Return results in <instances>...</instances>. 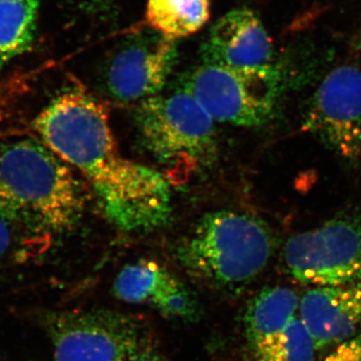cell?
<instances>
[{
  "mask_svg": "<svg viewBox=\"0 0 361 361\" xmlns=\"http://www.w3.org/2000/svg\"><path fill=\"white\" fill-rule=\"evenodd\" d=\"M126 361H167L165 358L157 353L155 349L152 348L151 344L137 351L134 355L130 356L129 360Z\"/></svg>",
  "mask_w": 361,
  "mask_h": 361,
  "instance_id": "cell-21",
  "label": "cell"
},
{
  "mask_svg": "<svg viewBox=\"0 0 361 361\" xmlns=\"http://www.w3.org/2000/svg\"><path fill=\"white\" fill-rule=\"evenodd\" d=\"M299 317L310 330L317 350L360 336L361 279L306 292L300 299Z\"/></svg>",
  "mask_w": 361,
  "mask_h": 361,
  "instance_id": "cell-12",
  "label": "cell"
},
{
  "mask_svg": "<svg viewBox=\"0 0 361 361\" xmlns=\"http://www.w3.org/2000/svg\"><path fill=\"white\" fill-rule=\"evenodd\" d=\"M16 221L0 215V268L11 257L16 244Z\"/></svg>",
  "mask_w": 361,
  "mask_h": 361,
  "instance_id": "cell-17",
  "label": "cell"
},
{
  "mask_svg": "<svg viewBox=\"0 0 361 361\" xmlns=\"http://www.w3.org/2000/svg\"><path fill=\"white\" fill-rule=\"evenodd\" d=\"M47 329L54 361H126L151 344L142 322L118 311L51 313Z\"/></svg>",
  "mask_w": 361,
  "mask_h": 361,
  "instance_id": "cell-6",
  "label": "cell"
},
{
  "mask_svg": "<svg viewBox=\"0 0 361 361\" xmlns=\"http://www.w3.org/2000/svg\"><path fill=\"white\" fill-rule=\"evenodd\" d=\"M75 1L80 8L92 14L109 13L114 4V0H75Z\"/></svg>",
  "mask_w": 361,
  "mask_h": 361,
  "instance_id": "cell-20",
  "label": "cell"
},
{
  "mask_svg": "<svg viewBox=\"0 0 361 361\" xmlns=\"http://www.w3.org/2000/svg\"><path fill=\"white\" fill-rule=\"evenodd\" d=\"M113 291L123 302L151 306L171 319L192 322L200 316L198 301L186 285L153 260L125 266L116 275Z\"/></svg>",
  "mask_w": 361,
  "mask_h": 361,
  "instance_id": "cell-10",
  "label": "cell"
},
{
  "mask_svg": "<svg viewBox=\"0 0 361 361\" xmlns=\"http://www.w3.org/2000/svg\"><path fill=\"white\" fill-rule=\"evenodd\" d=\"M323 361H361V334L338 344Z\"/></svg>",
  "mask_w": 361,
  "mask_h": 361,
  "instance_id": "cell-18",
  "label": "cell"
},
{
  "mask_svg": "<svg viewBox=\"0 0 361 361\" xmlns=\"http://www.w3.org/2000/svg\"><path fill=\"white\" fill-rule=\"evenodd\" d=\"M32 128L40 141L82 173L111 224L137 233L167 224L172 185L163 173L123 156L103 102L73 87L54 97Z\"/></svg>",
  "mask_w": 361,
  "mask_h": 361,
  "instance_id": "cell-1",
  "label": "cell"
},
{
  "mask_svg": "<svg viewBox=\"0 0 361 361\" xmlns=\"http://www.w3.org/2000/svg\"><path fill=\"white\" fill-rule=\"evenodd\" d=\"M135 113L142 144L171 185L186 182L215 160V121L186 90L145 99Z\"/></svg>",
  "mask_w": 361,
  "mask_h": 361,
  "instance_id": "cell-4",
  "label": "cell"
},
{
  "mask_svg": "<svg viewBox=\"0 0 361 361\" xmlns=\"http://www.w3.org/2000/svg\"><path fill=\"white\" fill-rule=\"evenodd\" d=\"M0 215L6 216L9 219L16 221L18 223H23L20 219V213L14 205L9 195L0 182Z\"/></svg>",
  "mask_w": 361,
  "mask_h": 361,
  "instance_id": "cell-19",
  "label": "cell"
},
{
  "mask_svg": "<svg viewBox=\"0 0 361 361\" xmlns=\"http://www.w3.org/2000/svg\"><path fill=\"white\" fill-rule=\"evenodd\" d=\"M275 66L235 68L203 65L188 73L180 82L215 122L255 128L272 118L279 92Z\"/></svg>",
  "mask_w": 361,
  "mask_h": 361,
  "instance_id": "cell-5",
  "label": "cell"
},
{
  "mask_svg": "<svg viewBox=\"0 0 361 361\" xmlns=\"http://www.w3.org/2000/svg\"><path fill=\"white\" fill-rule=\"evenodd\" d=\"M314 339L301 318L296 316L279 334L253 355L257 361H314Z\"/></svg>",
  "mask_w": 361,
  "mask_h": 361,
  "instance_id": "cell-16",
  "label": "cell"
},
{
  "mask_svg": "<svg viewBox=\"0 0 361 361\" xmlns=\"http://www.w3.org/2000/svg\"><path fill=\"white\" fill-rule=\"evenodd\" d=\"M210 18V0H148L146 20L152 30L178 40L196 33Z\"/></svg>",
  "mask_w": 361,
  "mask_h": 361,
  "instance_id": "cell-15",
  "label": "cell"
},
{
  "mask_svg": "<svg viewBox=\"0 0 361 361\" xmlns=\"http://www.w3.org/2000/svg\"><path fill=\"white\" fill-rule=\"evenodd\" d=\"M303 129L332 153L361 166V70L337 66L316 90Z\"/></svg>",
  "mask_w": 361,
  "mask_h": 361,
  "instance_id": "cell-8",
  "label": "cell"
},
{
  "mask_svg": "<svg viewBox=\"0 0 361 361\" xmlns=\"http://www.w3.org/2000/svg\"><path fill=\"white\" fill-rule=\"evenodd\" d=\"M177 59L175 40L154 30L134 35L109 61L104 75L106 90L116 101L141 103L160 94Z\"/></svg>",
  "mask_w": 361,
  "mask_h": 361,
  "instance_id": "cell-9",
  "label": "cell"
},
{
  "mask_svg": "<svg viewBox=\"0 0 361 361\" xmlns=\"http://www.w3.org/2000/svg\"><path fill=\"white\" fill-rule=\"evenodd\" d=\"M40 0H0V71L30 51Z\"/></svg>",
  "mask_w": 361,
  "mask_h": 361,
  "instance_id": "cell-14",
  "label": "cell"
},
{
  "mask_svg": "<svg viewBox=\"0 0 361 361\" xmlns=\"http://www.w3.org/2000/svg\"><path fill=\"white\" fill-rule=\"evenodd\" d=\"M273 54L269 33L248 8L233 9L219 18L202 47L204 63L235 68L274 66Z\"/></svg>",
  "mask_w": 361,
  "mask_h": 361,
  "instance_id": "cell-11",
  "label": "cell"
},
{
  "mask_svg": "<svg viewBox=\"0 0 361 361\" xmlns=\"http://www.w3.org/2000/svg\"><path fill=\"white\" fill-rule=\"evenodd\" d=\"M0 182L23 224L40 231H68L85 212L80 179L40 140L18 137L0 144Z\"/></svg>",
  "mask_w": 361,
  "mask_h": 361,
  "instance_id": "cell-2",
  "label": "cell"
},
{
  "mask_svg": "<svg viewBox=\"0 0 361 361\" xmlns=\"http://www.w3.org/2000/svg\"><path fill=\"white\" fill-rule=\"evenodd\" d=\"M274 247L272 232L260 218L215 211L203 216L178 245L177 259L192 276L234 292L262 273Z\"/></svg>",
  "mask_w": 361,
  "mask_h": 361,
  "instance_id": "cell-3",
  "label": "cell"
},
{
  "mask_svg": "<svg viewBox=\"0 0 361 361\" xmlns=\"http://www.w3.org/2000/svg\"><path fill=\"white\" fill-rule=\"evenodd\" d=\"M300 300L285 286L266 287L251 299L244 315V329L252 353L277 336L296 317Z\"/></svg>",
  "mask_w": 361,
  "mask_h": 361,
  "instance_id": "cell-13",
  "label": "cell"
},
{
  "mask_svg": "<svg viewBox=\"0 0 361 361\" xmlns=\"http://www.w3.org/2000/svg\"><path fill=\"white\" fill-rule=\"evenodd\" d=\"M285 266L301 283L337 286L361 279V219L337 217L294 235L284 247Z\"/></svg>",
  "mask_w": 361,
  "mask_h": 361,
  "instance_id": "cell-7",
  "label": "cell"
}]
</instances>
